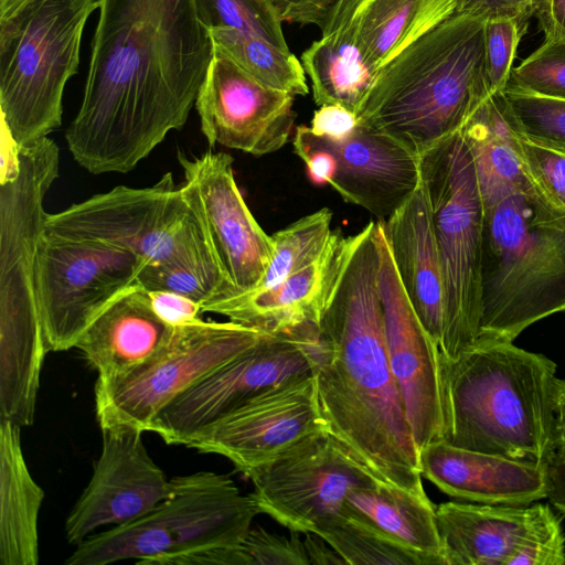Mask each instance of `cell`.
<instances>
[{"label": "cell", "mask_w": 565, "mask_h": 565, "mask_svg": "<svg viewBox=\"0 0 565 565\" xmlns=\"http://www.w3.org/2000/svg\"><path fill=\"white\" fill-rule=\"evenodd\" d=\"M168 497L145 515L87 536L67 565H107L137 559L169 565L181 555L239 547L259 509L225 475L199 471L170 479Z\"/></svg>", "instance_id": "obj_8"}, {"label": "cell", "mask_w": 565, "mask_h": 565, "mask_svg": "<svg viewBox=\"0 0 565 565\" xmlns=\"http://www.w3.org/2000/svg\"><path fill=\"white\" fill-rule=\"evenodd\" d=\"M350 236L333 231L323 253L275 286L215 299L202 306L230 321L273 335L292 337L319 326L349 248Z\"/></svg>", "instance_id": "obj_22"}, {"label": "cell", "mask_w": 565, "mask_h": 565, "mask_svg": "<svg viewBox=\"0 0 565 565\" xmlns=\"http://www.w3.org/2000/svg\"><path fill=\"white\" fill-rule=\"evenodd\" d=\"M296 136L326 149L335 160L331 185L341 198L385 222L420 183L419 156L362 124L332 139L298 126Z\"/></svg>", "instance_id": "obj_21"}, {"label": "cell", "mask_w": 565, "mask_h": 565, "mask_svg": "<svg viewBox=\"0 0 565 565\" xmlns=\"http://www.w3.org/2000/svg\"><path fill=\"white\" fill-rule=\"evenodd\" d=\"M49 234L127 249L146 265L214 256L201 222L171 173L152 186H116L46 215Z\"/></svg>", "instance_id": "obj_10"}, {"label": "cell", "mask_w": 565, "mask_h": 565, "mask_svg": "<svg viewBox=\"0 0 565 565\" xmlns=\"http://www.w3.org/2000/svg\"><path fill=\"white\" fill-rule=\"evenodd\" d=\"M21 428L0 418V563H39L38 519L43 489L26 466Z\"/></svg>", "instance_id": "obj_28"}, {"label": "cell", "mask_w": 565, "mask_h": 565, "mask_svg": "<svg viewBox=\"0 0 565 565\" xmlns=\"http://www.w3.org/2000/svg\"><path fill=\"white\" fill-rule=\"evenodd\" d=\"M505 89L565 100V38L544 40L512 68Z\"/></svg>", "instance_id": "obj_38"}, {"label": "cell", "mask_w": 565, "mask_h": 565, "mask_svg": "<svg viewBox=\"0 0 565 565\" xmlns=\"http://www.w3.org/2000/svg\"><path fill=\"white\" fill-rule=\"evenodd\" d=\"M328 431L315 374L271 386L195 433L186 447L227 458L250 478L305 438Z\"/></svg>", "instance_id": "obj_16"}, {"label": "cell", "mask_w": 565, "mask_h": 565, "mask_svg": "<svg viewBox=\"0 0 565 565\" xmlns=\"http://www.w3.org/2000/svg\"><path fill=\"white\" fill-rule=\"evenodd\" d=\"M148 294L153 311L172 327L191 324L202 319L201 303L186 296L166 290H148Z\"/></svg>", "instance_id": "obj_41"}, {"label": "cell", "mask_w": 565, "mask_h": 565, "mask_svg": "<svg viewBox=\"0 0 565 565\" xmlns=\"http://www.w3.org/2000/svg\"><path fill=\"white\" fill-rule=\"evenodd\" d=\"M557 408H565V380L557 382Z\"/></svg>", "instance_id": "obj_50"}, {"label": "cell", "mask_w": 565, "mask_h": 565, "mask_svg": "<svg viewBox=\"0 0 565 565\" xmlns=\"http://www.w3.org/2000/svg\"><path fill=\"white\" fill-rule=\"evenodd\" d=\"M546 468V498L565 514V459L554 457Z\"/></svg>", "instance_id": "obj_46"}, {"label": "cell", "mask_w": 565, "mask_h": 565, "mask_svg": "<svg viewBox=\"0 0 565 565\" xmlns=\"http://www.w3.org/2000/svg\"><path fill=\"white\" fill-rule=\"evenodd\" d=\"M539 0H457L456 13L489 19L511 18L529 25Z\"/></svg>", "instance_id": "obj_42"}, {"label": "cell", "mask_w": 565, "mask_h": 565, "mask_svg": "<svg viewBox=\"0 0 565 565\" xmlns=\"http://www.w3.org/2000/svg\"><path fill=\"white\" fill-rule=\"evenodd\" d=\"M180 184L196 213L206 241L233 295L255 289L274 257L275 246L255 220L235 182L233 158L225 152L179 153Z\"/></svg>", "instance_id": "obj_17"}, {"label": "cell", "mask_w": 565, "mask_h": 565, "mask_svg": "<svg viewBox=\"0 0 565 565\" xmlns=\"http://www.w3.org/2000/svg\"><path fill=\"white\" fill-rule=\"evenodd\" d=\"M565 311V212L531 188L486 209L477 341L513 342Z\"/></svg>", "instance_id": "obj_6"}, {"label": "cell", "mask_w": 565, "mask_h": 565, "mask_svg": "<svg viewBox=\"0 0 565 565\" xmlns=\"http://www.w3.org/2000/svg\"><path fill=\"white\" fill-rule=\"evenodd\" d=\"M242 548L248 565H310L299 533L290 536L271 533L263 527H250Z\"/></svg>", "instance_id": "obj_40"}, {"label": "cell", "mask_w": 565, "mask_h": 565, "mask_svg": "<svg viewBox=\"0 0 565 565\" xmlns=\"http://www.w3.org/2000/svg\"><path fill=\"white\" fill-rule=\"evenodd\" d=\"M342 515L417 554L427 565H447L436 507L428 495L376 481L354 488L343 503Z\"/></svg>", "instance_id": "obj_27"}, {"label": "cell", "mask_w": 565, "mask_h": 565, "mask_svg": "<svg viewBox=\"0 0 565 565\" xmlns=\"http://www.w3.org/2000/svg\"><path fill=\"white\" fill-rule=\"evenodd\" d=\"M175 327L153 311L148 290L134 285L86 328L75 348L100 380L118 377L153 356L171 339Z\"/></svg>", "instance_id": "obj_25"}, {"label": "cell", "mask_w": 565, "mask_h": 565, "mask_svg": "<svg viewBox=\"0 0 565 565\" xmlns=\"http://www.w3.org/2000/svg\"><path fill=\"white\" fill-rule=\"evenodd\" d=\"M249 479L260 513L316 535L342 515L354 488L381 481L328 431L305 438Z\"/></svg>", "instance_id": "obj_13"}, {"label": "cell", "mask_w": 565, "mask_h": 565, "mask_svg": "<svg viewBox=\"0 0 565 565\" xmlns=\"http://www.w3.org/2000/svg\"><path fill=\"white\" fill-rule=\"evenodd\" d=\"M534 17L544 40L565 38V0H539Z\"/></svg>", "instance_id": "obj_45"}, {"label": "cell", "mask_w": 565, "mask_h": 565, "mask_svg": "<svg viewBox=\"0 0 565 565\" xmlns=\"http://www.w3.org/2000/svg\"><path fill=\"white\" fill-rule=\"evenodd\" d=\"M331 222L332 212L323 207L271 235L274 257L260 282L252 291L275 286L313 263L332 236Z\"/></svg>", "instance_id": "obj_32"}, {"label": "cell", "mask_w": 565, "mask_h": 565, "mask_svg": "<svg viewBox=\"0 0 565 565\" xmlns=\"http://www.w3.org/2000/svg\"><path fill=\"white\" fill-rule=\"evenodd\" d=\"M381 223L403 288L440 352L445 320L444 281L422 181L408 200Z\"/></svg>", "instance_id": "obj_24"}, {"label": "cell", "mask_w": 565, "mask_h": 565, "mask_svg": "<svg viewBox=\"0 0 565 565\" xmlns=\"http://www.w3.org/2000/svg\"><path fill=\"white\" fill-rule=\"evenodd\" d=\"M209 34L234 32L262 38L289 51L281 21L270 0H196Z\"/></svg>", "instance_id": "obj_34"}, {"label": "cell", "mask_w": 565, "mask_h": 565, "mask_svg": "<svg viewBox=\"0 0 565 565\" xmlns=\"http://www.w3.org/2000/svg\"><path fill=\"white\" fill-rule=\"evenodd\" d=\"M138 284L147 290L186 296L201 306L233 294L214 256L159 265H146Z\"/></svg>", "instance_id": "obj_33"}, {"label": "cell", "mask_w": 565, "mask_h": 565, "mask_svg": "<svg viewBox=\"0 0 565 565\" xmlns=\"http://www.w3.org/2000/svg\"><path fill=\"white\" fill-rule=\"evenodd\" d=\"M349 565H427L425 559L341 515L320 535Z\"/></svg>", "instance_id": "obj_35"}, {"label": "cell", "mask_w": 565, "mask_h": 565, "mask_svg": "<svg viewBox=\"0 0 565 565\" xmlns=\"http://www.w3.org/2000/svg\"><path fill=\"white\" fill-rule=\"evenodd\" d=\"M142 434L127 426L102 428L93 476L66 519L71 544L103 526L134 521L168 497L171 482L149 456Z\"/></svg>", "instance_id": "obj_20"}, {"label": "cell", "mask_w": 565, "mask_h": 565, "mask_svg": "<svg viewBox=\"0 0 565 565\" xmlns=\"http://www.w3.org/2000/svg\"><path fill=\"white\" fill-rule=\"evenodd\" d=\"M436 518L447 565L565 564V534L547 504L448 501Z\"/></svg>", "instance_id": "obj_15"}, {"label": "cell", "mask_w": 565, "mask_h": 565, "mask_svg": "<svg viewBox=\"0 0 565 565\" xmlns=\"http://www.w3.org/2000/svg\"><path fill=\"white\" fill-rule=\"evenodd\" d=\"M511 125L542 145L565 152V100L504 89Z\"/></svg>", "instance_id": "obj_36"}, {"label": "cell", "mask_w": 565, "mask_h": 565, "mask_svg": "<svg viewBox=\"0 0 565 565\" xmlns=\"http://www.w3.org/2000/svg\"><path fill=\"white\" fill-rule=\"evenodd\" d=\"M99 0H24L0 19L2 130L18 147L62 124L63 95L78 72L84 28Z\"/></svg>", "instance_id": "obj_7"}, {"label": "cell", "mask_w": 565, "mask_h": 565, "mask_svg": "<svg viewBox=\"0 0 565 565\" xmlns=\"http://www.w3.org/2000/svg\"><path fill=\"white\" fill-rule=\"evenodd\" d=\"M456 9L457 0H338L327 22L352 31L365 65L375 75Z\"/></svg>", "instance_id": "obj_26"}, {"label": "cell", "mask_w": 565, "mask_h": 565, "mask_svg": "<svg viewBox=\"0 0 565 565\" xmlns=\"http://www.w3.org/2000/svg\"><path fill=\"white\" fill-rule=\"evenodd\" d=\"M473 159L484 209L532 188L511 143L503 92L488 96L460 128Z\"/></svg>", "instance_id": "obj_29"}, {"label": "cell", "mask_w": 565, "mask_h": 565, "mask_svg": "<svg viewBox=\"0 0 565 565\" xmlns=\"http://www.w3.org/2000/svg\"><path fill=\"white\" fill-rule=\"evenodd\" d=\"M555 457L565 459V408H557Z\"/></svg>", "instance_id": "obj_48"}, {"label": "cell", "mask_w": 565, "mask_h": 565, "mask_svg": "<svg viewBox=\"0 0 565 565\" xmlns=\"http://www.w3.org/2000/svg\"><path fill=\"white\" fill-rule=\"evenodd\" d=\"M294 97L259 83L214 46L194 106L211 147L264 156L288 141L296 119Z\"/></svg>", "instance_id": "obj_19"}, {"label": "cell", "mask_w": 565, "mask_h": 565, "mask_svg": "<svg viewBox=\"0 0 565 565\" xmlns=\"http://www.w3.org/2000/svg\"><path fill=\"white\" fill-rule=\"evenodd\" d=\"M354 113L340 105H323L315 111L309 126L316 135L340 139L349 135L358 126Z\"/></svg>", "instance_id": "obj_44"}, {"label": "cell", "mask_w": 565, "mask_h": 565, "mask_svg": "<svg viewBox=\"0 0 565 565\" xmlns=\"http://www.w3.org/2000/svg\"><path fill=\"white\" fill-rule=\"evenodd\" d=\"M267 335L230 320L201 319L175 327L169 342L141 365L118 377L97 379L95 411L100 428L127 426L148 431L162 408Z\"/></svg>", "instance_id": "obj_11"}, {"label": "cell", "mask_w": 565, "mask_h": 565, "mask_svg": "<svg viewBox=\"0 0 565 565\" xmlns=\"http://www.w3.org/2000/svg\"><path fill=\"white\" fill-rule=\"evenodd\" d=\"M423 477L449 497L525 505L546 498L545 465L469 450L445 440L419 449Z\"/></svg>", "instance_id": "obj_23"}, {"label": "cell", "mask_w": 565, "mask_h": 565, "mask_svg": "<svg viewBox=\"0 0 565 565\" xmlns=\"http://www.w3.org/2000/svg\"><path fill=\"white\" fill-rule=\"evenodd\" d=\"M487 19L455 13L375 74L356 117L409 151H424L460 130L491 95Z\"/></svg>", "instance_id": "obj_4"}, {"label": "cell", "mask_w": 565, "mask_h": 565, "mask_svg": "<svg viewBox=\"0 0 565 565\" xmlns=\"http://www.w3.org/2000/svg\"><path fill=\"white\" fill-rule=\"evenodd\" d=\"M303 540L310 565H343L344 558L322 537L307 533Z\"/></svg>", "instance_id": "obj_47"}, {"label": "cell", "mask_w": 565, "mask_h": 565, "mask_svg": "<svg viewBox=\"0 0 565 565\" xmlns=\"http://www.w3.org/2000/svg\"><path fill=\"white\" fill-rule=\"evenodd\" d=\"M557 365L509 341H477L443 362L445 441L510 459L555 457Z\"/></svg>", "instance_id": "obj_3"}, {"label": "cell", "mask_w": 565, "mask_h": 565, "mask_svg": "<svg viewBox=\"0 0 565 565\" xmlns=\"http://www.w3.org/2000/svg\"><path fill=\"white\" fill-rule=\"evenodd\" d=\"M210 36L214 46L259 83L294 96L309 93L302 64L290 51L248 34L217 32Z\"/></svg>", "instance_id": "obj_31"}, {"label": "cell", "mask_w": 565, "mask_h": 565, "mask_svg": "<svg viewBox=\"0 0 565 565\" xmlns=\"http://www.w3.org/2000/svg\"><path fill=\"white\" fill-rule=\"evenodd\" d=\"M419 169L444 281L440 354L443 362H451L478 339L486 209L460 130L424 151Z\"/></svg>", "instance_id": "obj_9"}, {"label": "cell", "mask_w": 565, "mask_h": 565, "mask_svg": "<svg viewBox=\"0 0 565 565\" xmlns=\"http://www.w3.org/2000/svg\"><path fill=\"white\" fill-rule=\"evenodd\" d=\"M313 374V355L301 337L267 335L162 408L148 431L168 445H183L200 429L220 419L260 392Z\"/></svg>", "instance_id": "obj_14"}, {"label": "cell", "mask_w": 565, "mask_h": 565, "mask_svg": "<svg viewBox=\"0 0 565 565\" xmlns=\"http://www.w3.org/2000/svg\"><path fill=\"white\" fill-rule=\"evenodd\" d=\"M379 291L386 349L418 451L444 439L443 358L399 280L381 222H375Z\"/></svg>", "instance_id": "obj_18"}, {"label": "cell", "mask_w": 565, "mask_h": 565, "mask_svg": "<svg viewBox=\"0 0 565 565\" xmlns=\"http://www.w3.org/2000/svg\"><path fill=\"white\" fill-rule=\"evenodd\" d=\"M81 107L65 138L92 174L127 173L195 105L214 45L196 0H99Z\"/></svg>", "instance_id": "obj_1"}, {"label": "cell", "mask_w": 565, "mask_h": 565, "mask_svg": "<svg viewBox=\"0 0 565 565\" xmlns=\"http://www.w3.org/2000/svg\"><path fill=\"white\" fill-rule=\"evenodd\" d=\"M375 222L350 235L345 260L308 342L328 433L379 480L418 495L419 451L386 349Z\"/></svg>", "instance_id": "obj_2"}, {"label": "cell", "mask_w": 565, "mask_h": 565, "mask_svg": "<svg viewBox=\"0 0 565 565\" xmlns=\"http://www.w3.org/2000/svg\"><path fill=\"white\" fill-rule=\"evenodd\" d=\"M146 262L102 242L49 234L40 239L35 298L47 351L75 348L82 333L124 291Z\"/></svg>", "instance_id": "obj_12"}, {"label": "cell", "mask_w": 565, "mask_h": 565, "mask_svg": "<svg viewBox=\"0 0 565 565\" xmlns=\"http://www.w3.org/2000/svg\"><path fill=\"white\" fill-rule=\"evenodd\" d=\"M24 0H0V18L10 15Z\"/></svg>", "instance_id": "obj_49"}, {"label": "cell", "mask_w": 565, "mask_h": 565, "mask_svg": "<svg viewBox=\"0 0 565 565\" xmlns=\"http://www.w3.org/2000/svg\"><path fill=\"white\" fill-rule=\"evenodd\" d=\"M60 150L49 137L18 147L2 130L0 164V384L13 393L40 386L49 352L35 298L44 199L58 177Z\"/></svg>", "instance_id": "obj_5"}, {"label": "cell", "mask_w": 565, "mask_h": 565, "mask_svg": "<svg viewBox=\"0 0 565 565\" xmlns=\"http://www.w3.org/2000/svg\"><path fill=\"white\" fill-rule=\"evenodd\" d=\"M281 22L315 24L320 30L338 0H270Z\"/></svg>", "instance_id": "obj_43"}, {"label": "cell", "mask_w": 565, "mask_h": 565, "mask_svg": "<svg viewBox=\"0 0 565 565\" xmlns=\"http://www.w3.org/2000/svg\"><path fill=\"white\" fill-rule=\"evenodd\" d=\"M301 54L300 62L311 82L316 105H340L356 110L370 88L374 74L365 65L347 28L321 32Z\"/></svg>", "instance_id": "obj_30"}, {"label": "cell", "mask_w": 565, "mask_h": 565, "mask_svg": "<svg viewBox=\"0 0 565 565\" xmlns=\"http://www.w3.org/2000/svg\"><path fill=\"white\" fill-rule=\"evenodd\" d=\"M527 28L529 25L511 18L487 20L486 52L491 94L505 89L516 49Z\"/></svg>", "instance_id": "obj_39"}, {"label": "cell", "mask_w": 565, "mask_h": 565, "mask_svg": "<svg viewBox=\"0 0 565 565\" xmlns=\"http://www.w3.org/2000/svg\"><path fill=\"white\" fill-rule=\"evenodd\" d=\"M511 143L532 188L550 206L565 212V152L532 140L513 126Z\"/></svg>", "instance_id": "obj_37"}]
</instances>
